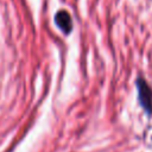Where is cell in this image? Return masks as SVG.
I'll return each mask as SVG.
<instances>
[{"label":"cell","instance_id":"cell-1","mask_svg":"<svg viewBox=\"0 0 152 152\" xmlns=\"http://www.w3.org/2000/svg\"><path fill=\"white\" fill-rule=\"evenodd\" d=\"M137 88H138V100L140 106L145 109L147 114L152 113V89L148 83L142 78H137Z\"/></svg>","mask_w":152,"mask_h":152},{"label":"cell","instance_id":"cell-2","mask_svg":"<svg viewBox=\"0 0 152 152\" xmlns=\"http://www.w3.org/2000/svg\"><path fill=\"white\" fill-rule=\"evenodd\" d=\"M55 21L57 24V26L64 32V33H69L72 28V20H71V17L70 14L66 12V11H58L56 13V17H55Z\"/></svg>","mask_w":152,"mask_h":152}]
</instances>
